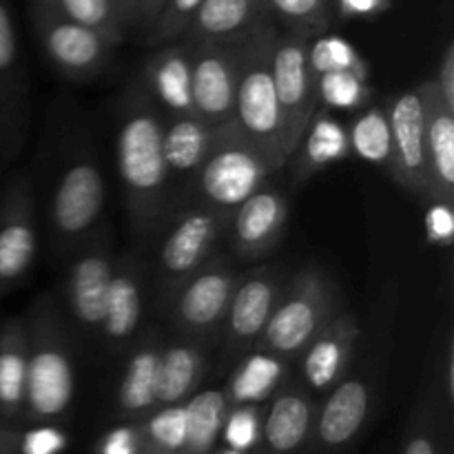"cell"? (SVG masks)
Wrapping results in <instances>:
<instances>
[{
  "label": "cell",
  "mask_w": 454,
  "mask_h": 454,
  "mask_svg": "<svg viewBox=\"0 0 454 454\" xmlns=\"http://www.w3.org/2000/svg\"><path fill=\"white\" fill-rule=\"evenodd\" d=\"M164 122L142 82L124 93L115 131V167L133 226L153 229L167 202L168 171L162 149Z\"/></svg>",
  "instance_id": "cell-1"
},
{
  "label": "cell",
  "mask_w": 454,
  "mask_h": 454,
  "mask_svg": "<svg viewBox=\"0 0 454 454\" xmlns=\"http://www.w3.org/2000/svg\"><path fill=\"white\" fill-rule=\"evenodd\" d=\"M278 34V22H270L239 40L233 111L242 137L264 158L273 173L288 162L282 111L270 69Z\"/></svg>",
  "instance_id": "cell-2"
},
{
  "label": "cell",
  "mask_w": 454,
  "mask_h": 454,
  "mask_svg": "<svg viewBox=\"0 0 454 454\" xmlns=\"http://www.w3.org/2000/svg\"><path fill=\"white\" fill-rule=\"evenodd\" d=\"M27 322L25 419L53 424L69 412L75 393V368L60 313L49 297H40Z\"/></svg>",
  "instance_id": "cell-3"
},
{
  "label": "cell",
  "mask_w": 454,
  "mask_h": 454,
  "mask_svg": "<svg viewBox=\"0 0 454 454\" xmlns=\"http://www.w3.org/2000/svg\"><path fill=\"white\" fill-rule=\"evenodd\" d=\"M337 309L335 286L317 269H304L282 288L273 315L257 340V350L293 362L322 331Z\"/></svg>",
  "instance_id": "cell-4"
},
{
  "label": "cell",
  "mask_w": 454,
  "mask_h": 454,
  "mask_svg": "<svg viewBox=\"0 0 454 454\" xmlns=\"http://www.w3.org/2000/svg\"><path fill=\"white\" fill-rule=\"evenodd\" d=\"M273 168L239 133L238 124H229L207 162L195 173L198 202L215 211L233 215L251 195L264 189Z\"/></svg>",
  "instance_id": "cell-5"
},
{
  "label": "cell",
  "mask_w": 454,
  "mask_h": 454,
  "mask_svg": "<svg viewBox=\"0 0 454 454\" xmlns=\"http://www.w3.org/2000/svg\"><path fill=\"white\" fill-rule=\"evenodd\" d=\"M106 186L102 168L87 153H80L62 168L51 198V233L60 248L87 242L105 211Z\"/></svg>",
  "instance_id": "cell-6"
},
{
  "label": "cell",
  "mask_w": 454,
  "mask_h": 454,
  "mask_svg": "<svg viewBox=\"0 0 454 454\" xmlns=\"http://www.w3.org/2000/svg\"><path fill=\"white\" fill-rule=\"evenodd\" d=\"M31 29L44 58L71 80H91L109 67L114 44L89 27L58 16L38 0H29Z\"/></svg>",
  "instance_id": "cell-7"
},
{
  "label": "cell",
  "mask_w": 454,
  "mask_h": 454,
  "mask_svg": "<svg viewBox=\"0 0 454 454\" xmlns=\"http://www.w3.org/2000/svg\"><path fill=\"white\" fill-rule=\"evenodd\" d=\"M275 93L284 122V146L288 160L295 155L310 120L317 114V80L309 67V38L279 31L270 58Z\"/></svg>",
  "instance_id": "cell-8"
},
{
  "label": "cell",
  "mask_w": 454,
  "mask_h": 454,
  "mask_svg": "<svg viewBox=\"0 0 454 454\" xmlns=\"http://www.w3.org/2000/svg\"><path fill=\"white\" fill-rule=\"evenodd\" d=\"M229 213L200 202L180 213L160 247V279L168 293H176L191 275L211 262L217 238L229 229Z\"/></svg>",
  "instance_id": "cell-9"
},
{
  "label": "cell",
  "mask_w": 454,
  "mask_h": 454,
  "mask_svg": "<svg viewBox=\"0 0 454 454\" xmlns=\"http://www.w3.org/2000/svg\"><path fill=\"white\" fill-rule=\"evenodd\" d=\"M390 127V176L421 200H430L426 158V111L419 84L399 93L386 109Z\"/></svg>",
  "instance_id": "cell-10"
},
{
  "label": "cell",
  "mask_w": 454,
  "mask_h": 454,
  "mask_svg": "<svg viewBox=\"0 0 454 454\" xmlns=\"http://www.w3.org/2000/svg\"><path fill=\"white\" fill-rule=\"evenodd\" d=\"M238 273L229 262H207L173 293V322L186 340L208 337L226 319Z\"/></svg>",
  "instance_id": "cell-11"
},
{
  "label": "cell",
  "mask_w": 454,
  "mask_h": 454,
  "mask_svg": "<svg viewBox=\"0 0 454 454\" xmlns=\"http://www.w3.org/2000/svg\"><path fill=\"white\" fill-rule=\"evenodd\" d=\"M38 233L31 180L16 173L0 195V293L18 286L34 266Z\"/></svg>",
  "instance_id": "cell-12"
},
{
  "label": "cell",
  "mask_w": 454,
  "mask_h": 454,
  "mask_svg": "<svg viewBox=\"0 0 454 454\" xmlns=\"http://www.w3.org/2000/svg\"><path fill=\"white\" fill-rule=\"evenodd\" d=\"M238 43H193L191 98L195 118L208 127L233 124Z\"/></svg>",
  "instance_id": "cell-13"
},
{
  "label": "cell",
  "mask_w": 454,
  "mask_h": 454,
  "mask_svg": "<svg viewBox=\"0 0 454 454\" xmlns=\"http://www.w3.org/2000/svg\"><path fill=\"white\" fill-rule=\"evenodd\" d=\"M29 122V87L9 0H0V160L20 153Z\"/></svg>",
  "instance_id": "cell-14"
},
{
  "label": "cell",
  "mask_w": 454,
  "mask_h": 454,
  "mask_svg": "<svg viewBox=\"0 0 454 454\" xmlns=\"http://www.w3.org/2000/svg\"><path fill=\"white\" fill-rule=\"evenodd\" d=\"M372 406V388L364 375H346L315 417L313 443L319 454L348 450L362 434Z\"/></svg>",
  "instance_id": "cell-15"
},
{
  "label": "cell",
  "mask_w": 454,
  "mask_h": 454,
  "mask_svg": "<svg viewBox=\"0 0 454 454\" xmlns=\"http://www.w3.org/2000/svg\"><path fill=\"white\" fill-rule=\"evenodd\" d=\"M114 266L109 242L100 235H91L71 264L67 275V306L84 331L100 328Z\"/></svg>",
  "instance_id": "cell-16"
},
{
  "label": "cell",
  "mask_w": 454,
  "mask_h": 454,
  "mask_svg": "<svg viewBox=\"0 0 454 454\" xmlns=\"http://www.w3.org/2000/svg\"><path fill=\"white\" fill-rule=\"evenodd\" d=\"M359 333L362 328L353 313H337L309 341L300 359L301 377L310 390H333L348 375Z\"/></svg>",
  "instance_id": "cell-17"
},
{
  "label": "cell",
  "mask_w": 454,
  "mask_h": 454,
  "mask_svg": "<svg viewBox=\"0 0 454 454\" xmlns=\"http://www.w3.org/2000/svg\"><path fill=\"white\" fill-rule=\"evenodd\" d=\"M315 417L317 408L306 390L279 386L264 411L257 454H304L313 443Z\"/></svg>",
  "instance_id": "cell-18"
},
{
  "label": "cell",
  "mask_w": 454,
  "mask_h": 454,
  "mask_svg": "<svg viewBox=\"0 0 454 454\" xmlns=\"http://www.w3.org/2000/svg\"><path fill=\"white\" fill-rule=\"evenodd\" d=\"M282 288V278L273 269H257L238 279L224 319L231 350H244L247 346L257 344Z\"/></svg>",
  "instance_id": "cell-19"
},
{
  "label": "cell",
  "mask_w": 454,
  "mask_h": 454,
  "mask_svg": "<svg viewBox=\"0 0 454 454\" xmlns=\"http://www.w3.org/2000/svg\"><path fill=\"white\" fill-rule=\"evenodd\" d=\"M286 217L288 202L282 191L264 186L231 215V247L242 260L269 255L286 229Z\"/></svg>",
  "instance_id": "cell-20"
},
{
  "label": "cell",
  "mask_w": 454,
  "mask_h": 454,
  "mask_svg": "<svg viewBox=\"0 0 454 454\" xmlns=\"http://www.w3.org/2000/svg\"><path fill=\"white\" fill-rule=\"evenodd\" d=\"M191 69H193V43L164 44L160 51L146 58L142 69V87L149 93L155 106L168 111L171 118L193 114L191 98Z\"/></svg>",
  "instance_id": "cell-21"
},
{
  "label": "cell",
  "mask_w": 454,
  "mask_h": 454,
  "mask_svg": "<svg viewBox=\"0 0 454 454\" xmlns=\"http://www.w3.org/2000/svg\"><path fill=\"white\" fill-rule=\"evenodd\" d=\"M426 111V158L430 200L454 207V114L443 105L433 78L419 84Z\"/></svg>",
  "instance_id": "cell-22"
},
{
  "label": "cell",
  "mask_w": 454,
  "mask_h": 454,
  "mask_svg": "<svg viewBox=\"0 0 454 454\" xmlns=\"http://www.w3.org/2000/svg\"><path fill=\"white\" fill-rule=\"evenodd\" d=\"M142 306H145V266L136 257H122L114 266L109 291L105 300L100 331L111 348H122L142 322Z\"/></svg>",
  "instance_id": "cell-23"
},
{
  "label": "cell",
  "mask_w": 454,
  "mask_h": 454,
  "mask_svg": "<svg viewBox=\"0 0 454 454\" xmlns=\"http://www.w3.org/2000/svg\"><path fill=\"white\" fill-rule=\"evenodd\" d=\"M270 22L275 20L264 0H204L184 40L238 43Z\"/></svg>",
  "instance_id": "cell-24"
},
{
  "label": "cell",
  "mask_w": 454,
  "mask_h": 454,
  "mask_svg": "<svg viewBox=\"0 0 454 454\" xmlns=\"http://www.w3.org/2000/svg\"><path fill=\"white\" fill-rule=\"evenodd\" d=\"M160 341L146 337L129 357L124 375L115 390V412L122 421L145 419L151 411L158 408V366H160Z\"/></svg>",
  "instance_id": "cell-25"
},
{
  "label": "cell",
  "mask_w": 454,
  "mask_h": 454,
  "mask_svg": "<svg viewBox=\"0 0 454 454\" xmlns=\"http://www.w3.org/2000/svg\"><path fill=\"white\" fill-rule=\"evenodd\" d=\"M27 357L29 337L22 317H9L0 326V424L25 419Z\"/></svg>",
  "instance_id": "cell-26"
},
{
  "label": "cell",
  "mask_w": 454,
  "mask_h": 454,
  "mask_svg": "<svg viewBox=\"0 0 454 454\" xmlns=\"http://www.w3.org/2000/svg\"><path fill=\"white\" fill-rule=\"evenodd\" d=\"M226 127H208L195 115L171 118V122L164 124L162 137L164 160H167L168 171L195 176L208 160V155L220 145Z\"/></svg>",
  "instance_id": "cell-27"
},
{
  "label": "cell",
  "mask_w": 454,
  "mask_h": 454,
  "mask_svg": "<svg viewBox=\"0 0 454 454\" xmlns=\"http://www.w3.org/2000/svg\"><path fill=\"white\" fill-rule=\"evenodd\" d=\"M204 353L193 340L173 341L162 346L158 366V408L177 406L198 393V384L204 375Z\"/></svg>",
  "instance_id": "cell-28"
},
{
  "label": "cell",
  "mask_w": 454,
  "mask_h": 454,
  "mask_svg": "<svg viewBox=\"0 0 454 454\" xmlns=\"http://www.w3.org/2000/svg\"><path fill=\"white\" fill-rule=\"evenodd\" d=\"M286 368L288 362L269 353L257 350V353L247 355L231 377L229 388L224 390L229 406H262L279 390Z\"/></svg>",
  "instance_id": "cell-29"
},
{
  "label": "cell",
  "mask_w": 454,
  "mask_h": 454,
  "mask_svg": "<svg viewBox=\"0 0 454 454\" xmlns=\"http://www.w3.org/2000/svg\"><path fill=\"white\" fill-rule=\"evenodd\" d=\"M186 443L182 454H215L231 406L220 388L200 390L186 399Z\"/></svg>",
  "instance_id": "cell-30"
},
{
  "label": "cell",
  "mask_w": 454,
  "mask_h": 454,
  "mask_svg": "<svg viewBox=\"0 0 454 454\" xmlns=\"http://www.w3.org/2000/svg\"><path fill=\"white\" fill-rule=\"evenodd\" d=\"M300 160H297V177H309L313 171L326 167L328 162H335L348 155V133L337 120L328 118L326 114L317 111L310 120L304 137H301ZM295 151V153H297Z\"/></svg>",
  "instance_id": "cell-31"
},
{
  "label": "cell",
  "mask_w": 454,
  "mask_h": 454,
  "mask_svg": "<svg viewBox=\"0 0 454 454\" xmlns=\"http://www.w3.org/2000/svg\"><path fill=\"white\" fill-rule=\"evenodd\" d=\"M184 403L155 408L145 419L137 421L140 454H182L186 443Z\"/></svg>",
  "instance_id": "cell-32"
},
{
  "label": "cell",
  "mask_w": 454,
  "mask_h": 454,
  "mask_svg": "<svg viewBox=\"0 0 454 454\" xmlns=\"http://www.w3.org/2000/svg\"><path fill=\"white\" fill-rule=\"evenodd\" d=\"M44 7L56 12L58 16L67 18L71 22L89 27L105 35L114 47H118L127 35L122 20L118 16V9L111 0H38Z\"/></svg>",
  "instance_id": "cell-33"
},
{
  "label": "cell",
  "mask_w": 454,
  "mask_h": 454,
  "mask_svg": "<svg viewBox=\"0 0 454 454\" xmlns=\"http://www.w3.org/2000/svg\"><path fill=\"white\" fill-rule=\"evenodd\" d=\"M278 25L301 38L326 34L333 20V0H264Z\"/></svg>",
  "instance_id": "cell-34"
},
{
  "label": "cell",
  "mask_w": 454,
  "mask_h": 454,
  "mask_svg": "<svg viewBox=\"0 0 454 454\" xmlns=\"http://www.w3.org/2000/svg\"><path fill=\"white\" fill-rule=\"evenodd\" d=\"M348 145L362 160L388 167L390 164V127L386 109H368L350 129Z\"/></svg>",
  "instance_id": "cell-35"
},
{
  "label": "cell",
  "mask_w": 454,
  "mask_h": 454,
  "mask_svg": "<svg viewBox=\"0 0 454 454\" xmlns=\"http://www.w3.org/2000/svg\"><path fill=\"white\" fill-rule=\"evenodd\" d=\"M309 67L313 71L315 80L331 71H355V74L366 75V62L359 58L355 47L346 43L340 35H317L309 40Z\"/></svg>",
  "instance_id": "cell-36"
},
{
  "label": "cell",
  "mask_w": 454,
  "mask_h": 454,
  "mask_svg": "<svg viewBox=\"0 0 454 454\" xmlns=\"http://www.w3.org/2000/svg\"><path fill=\"white\" fill-rule=\"evenodd\" d=\"M402 454H450L439 412L428 403H421L412 412L403 433Z\"/></svg>",
  "instance_id": "cell-37"
},
{
  "label": "cell",
  "mask_w": 454,
  "mask_h": 454,
  "mask_svg": "<svg viewBox=\"0 0 454 454\" xmlns=\"http://www.w3.org/2000/svg\"><path fill=\"white\" fill-rule=\"evenodd\" d=\"M204 0H167L146 29V43L149 44H173L186 38L195 13L202 7Z\"/></svg>",
  "instance_id": "cell-38"
},
{
  "label": "cell",
  "mask_w": 454,
  "mask_h": 454,
  "mask_svg": "<svg viewBox=\"0 0 454 454\" xmlns=\"http://www.w3.org/2000/svg\"><path fill=\"white\" fill-rule=\"evenodd\" d=\"M317 100L335 109H357L368 100L366 75L355 71H331L319 75Z\"/></svg>",
  "instance_id": "cell-39"
},
{
  "label": "cell",
  "mask_w": 454,
  "mask_h": 454,
  "mask_svg": "<svg viewBox=\"0 0 454 454\" xmlns=\"http://www.w3.org/2000/svg\"><path fill=\"white\" fill-rule=\"evenodd\" d=\"M262 419H264L262 406L231 408L229 415H226L224 428H222L220 442L231 450L247 454L257 452L262 439Z\"/></svg>",
  "instance_id": "cell-40"
},
{
  "label": "cell",
  "mask_w": 454,
  "mask_h": 454,
  "mask_svg": "<svg viewBox=\"0 0 454 454\" xmlns=\"http://www.w3.org/2000/svg\"><path fill=\"white\" fill-rule=\"evenodd\" d=\"M67 434L51 424H38L29 433L20 434L18 439V452L20 454H62L65 452Z\"/></svg>",
  "instance_id": "cell-41"
},
{
  "label": "cell",
  "mask_w": 454,
  "mask_h": 454,
  "mask_svg": "<svg viewBox=\"0 0 454 454\" xmlns=\"http://www.w3.org/2000/svg\"><path fill=\"white\" fill-rule=\"evenodd\" d=\"M93 454H140V428L133 421H122L106 430L96 443Z\"/></svg>",
  "instance_id": "cell-42"
},
{
  "label": "cell",
  "mask_w": 454,
  "mask_h": 454,
  "mask_svg": "<svg viewBox=\"0 0 454 454\" xmlns=\"http://www.w3.org/2000/svg\"><path fill=\"white\" fill-rule=\"evenodd\" d=\"M426 229L433 242L437 244H450L454 233V211L450 204L433 202L426 215Z\"/></svg>",
  "instance_id": "cell-43"
},
{
  "label": "cell",
  "mask_w": 454,
  "mask_h": 454,
  "mask_svg": "<svg viewBox=\"0 0 454 454\" xmlns=\"http://www.w3.org/2000/svg\"><path fill=\"white\" fill-rule=\"evenodd\" d=\"M434 87H437L439 96H442L443 105L454 114V43L446 44L442 53V60H439L437 75L433 78Z\"/></svg>",
  "instance_id": "cell-44"
},
{
  "label": "cell",
  "mask_w": 454,
  "mask_h": 454,
  "mask_svg": "<svg viewBox=\"0 0 454 454\" xmlns=\"http://www.w3.org/2000/svg\"><path fill=\"white\" fill-rule=\"evenodd\" d=\"M341 16H372L388 7V0H333Z\"/></svg>",
  "instance_id": "cell-45"
},
{
  "label": "cell",
  "mask_w": 454,
  "mask_h": 454,
  "mask_svg": "<svg viewBox=\"0 0 454 454\" xmlns=\"http://www.w3.org/2000/svg\"><path fill=\"white\" fill-rule=\"evenodd\" d=\"M118 9V16L122 20L124 29L131 27H142V12H145V0H111Z\"/></svg>",
  "instance_id": "cell-46"
},
{
  "label": "cell",
  "mask_w": 454,
  "mask_h": 454,
  "mask_svg": "<svg viewBox=\"0 0 454 454\" xmlns=\"http://www.w3.org/2000/svg\"><path fill=\"white\" fill-rule=\"evenodd\" d=\"M18 439H20V433L13 426L0 424V454H20Z\"/></svg>",
  "instance_id": "cell-47"
},
{
  "label": "cell",
  "mask_w": 454,
  "mask_h": 454,
  "mask_svg": "<svg viewBox=\"0 0 454 454\" xmlns=\"http://www.w3.org/2000/svg\"><path fill=\"white\" fill-rule=\"evenodd\" d=\"M167 0H145V12H142V29H149L151 22L155 20V16L160 13L162 4Z\"/></svg>",
  "instance_id": "cell-48"
},
{
  "label": "cell",
  "mask_w": 454,
  "mask_h": 454,
  "mask_svg": "<svg viewBox=\"0 0 454 454\" xmlns=\"http://www.w3.org/2000/svg\"><path fill=\"white\" fill-rule=\"evenodd\" d=\"M215 454H247V452H238V450H231V448H217Z\"/></svg>",
  "instance_id": "cell-49"
}]
</instances>
